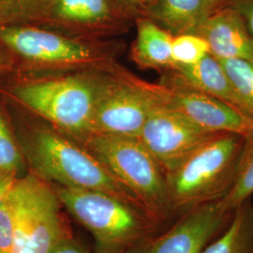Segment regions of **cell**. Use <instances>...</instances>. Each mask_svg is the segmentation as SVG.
Masks as SVG:
<instances>
[{
    "mask_svg": "<svg viewBox=\"0 0 253 253\" xmlns=\"http://www.w3.org/2000/svg\"><path fill=\"white\" fill-rule=\"evenodd\" d=\"M20 147L32 172L48 183L104 192L141 208L131 192L90 151L54 130L35 129Z\"/></svg>",
    "mask_w": 253,
    "mask_h": 253,
    "instance_id": "obj_1",
    "label": "cell"
},
{
    "mask_svg": "<svg viewBox=\"0 0 253 253\" xmlns=\"http://www.w3.org/2000/svg\"><path fill=\"white\" fill-rule=\"evenodd\" d=\"M245 137L217 132L166 174L173 212L224 199L235 183Z\"/></svg>",
    "mask_w": 253,
    "mask_h": 253,
    "instance_id": "obj_2",
    "label": "cell"
},
{
    "mask_svg": "<svg viewBox=\"0 0 253 253\" xmlns=\"http://www.w3.org/2000/svg\"><path fill=\"white\" fill-rule=\"evenodd\" d=\"M52 186L63 208L94 236L99 253H126L160 226L142 208L113 195Z\"/></svg>",
    "mask_w": 253,
    "mask_h": 253,
    "instance_id": "obj_3",
    "label": "cell"
},
{
    "mask_svg": "<svg viewBox=\"0 0 253 253\" xmlns=\"http://www.w3.org/2000/svg\"><path fill=\"white\" fill-rule=\"evenodd\" d=\"M84 141L155 222L161 225L174 214L166 175L138 138L90 134Z\"/></svg>",
    "mask_w": 253,
    "mask_h": 253,
    "instance_id": "obj_4",
    "label": "cell"
},
{
    "mask_svg": "<svg viewBox=\"0 0 253 253\" xmlns=\"http://www.w3.org/2000/svg\"><path fill=\"white\" fill-rule=\"evenodd\" d=\"M101 84L90 75L77 74L21 83L11 93L23 105L57 128L84 140L90 135Z\"/></svg>",
    "mask_w": 253,
    "mask_h": 253,
    "instance_id": "obj_5",
    "label": "cell"
},
{
    "mask_svg": "<svg viewBox=\"0 0 253 253\" xmlns=\"http://www.w3.org/2000/svg\"><path fill=\"white\" fill-rule=\"evenodd\" d=\"M13 253H50L72 236L63 206L48 182L30 172L14 187Z\"/></svg>",
    "mask_w": 253,
    "mask_h": 253,
    "instance_id": "obj_6",
    "label": "cell"
},
{
    "mask_svg": "<svg viewBox=\"0 0 253 253\" xmlns=\"http://www.w3.org/2000/svg\"><path fill=\"white\" fill-rule=\"evenodd\" d=\"M166 100L163 84H151L132 76L118 81H102L90 134L138 138L150 112Z\"/></svg>",
    "mask_w": 253,
    "mask_h": 253,
    "instance_id": "obj_7",
    "label": "cell"
},
{
    "mask_svg": "<svg viewBox=\"0 0 253 253\" xmlns=\"http://www.w3.org/2000/svg\"><path fill=\"white\" fill-rule=\"evenodd\" d=\"M216 133L198 126L166 100L150 112L138 139L166 175Z\"/></svg>",
    "mask_w": 253,
    "mask_h": 253,
    "instance_id": "obj_8",
    "label": "cell"
},
{
    "mask_svg": "<svg viewBox=\"0 0 253 253\" xmlns=\"http://www.w3.org/2000/svg\"><path fill=\"white\" fill-rule=\"evenodd\" d=\"M0 42L26 61L41 67H83L103 58L89 43L37 27L0 24Z\"/></svg>",
    "mask_w": 253,
    "mask_h": 253,
    "instance_id": "obj_9",
    "label": "cell"
},
{
    "mask_svg": "<svg viewBox=\"0 0 253 253\" xmlns=\"http://www.w3.org/2000/svg\"><path fill=\"white\" fill-rule=\"evenodd\" d=\"M233 214L219 202L190 208L167 231L145 238L126 253H202L223 233Z\"/></svg>",
    "mask_w": 253,
    "mask_h": 253,
    "instance_id": "obj_10",
    "label": "cell"
},
{
    "mask_svg": "<svg viewBox=\"0 0 253 253\" xmlns=\"http://www.w3.org/2000/svg\"><path fill=\"white\" fill-rule=\"evenodd\" d=\"M164 86L167 102L198 126L245 138L253 135V118L226 102L179 84L167 82Z\"/></svg>",
    "mask_w": 253,
    "mask_h": 253,
    "instance_id": "obj_11",
    "label": "cell"
},
{
    "mask_svg": "<svg viewBox=\"0 0 253 253\" xmlns=\"http://www.w3.org/2000/svg\"><path fill=\"white\" fill-rule=\"evenodd\" d=\"M217 59L238 58L253 62V37L240 14L227 4L219 6L198 31Z\"/></svg>",
    "mask_w": 253,
    "mask_h": 253,
    "instance_id": "obj_12",
    "label": "cell"
},
{
    "mask_svg": "<svg viewBox=\"0 0 253 253\" xmlns=\"http://www.w3.org/2000/svg\"><path fill=\"white\" fill-rule=\"evenodd\" d=\"M221 5L218 0H154L142 16L152 20L172 37L197 35L207 19Z\"/></svg>",
    "mask_w": 253,
    "mask_h": 253,
    "instance_id": "obj_13",
    "label": "cell"
},
{
    "mask_svg": "<svg viewBox=\"0 0 253 253\" xmlns=\"http://www.w3.org/2000/svg\"><path fill=\"white\" fill-rule=\"evenodd\" d=\"M170 72L168 83L183 84L213 96L248 115L219 60L212 54H207L193 65L174 67Z\"/></svg>",
    "mask_w": 253,
    "mask_h": 253,
    "instance_id": "obj_14",
    "label": "cell"
},
{
    "mask_svg": "<svg viewBox=\"0 0 253 253\" xmlns=\"http://www.w3.org/2000/svg\"><path fill=\"white\" fill-rule=\"evenodd\" d=\"M137 35L131 48V57L140 68L171 71L172 36L163 27L145 16L136 21Z\"/></svg>",
    "mask_w": 253,
    "mask_h": 253,
    "instance_id": "obj_15",
    "label": "cell"
},
{
    "mask_svg": "<svg viewBox=\"0 0 253 253\" xmlns=\"http://www.w3.org/2000/svg\"><path fill=\"white\" fill-rule=\"evenodd\" d=\"M202 253H253V203L247 200L234 211L230 224Z\"/></svg>",
    "mask_w": 253,
    "mask_h": 253,
    "instance_id": "obj_16",
    "label": "cell"
},
{
    "mask_svg": "<svg viewBox=\"0 0 253 253\" xmlns=\"http://www.w3.org/2000/svg\"><path fill=\"white\" fill-rule=\"evenodd\" d=\"M51 16L59 22L77 26H97L112 17L109 0H49Z\"/></svg>",
    "mask_w": 253,
    "mask_h": 253,
    "instance_id": "obj_17",
    "label": "cell"
},
{
    "mask_svg": "<svg viewBox=\"0 0 253 253\" xmlns=\"http://www.w3.org/2000/svg\"><path fill=\"white\" fill-rule=\"evenodd\" d=\"M253 195V135L245 138L244 145L238 161L235 183L219 204L225 211L234 212L235 209L244 204L247 200L252 199Z\"/></svg>",
    "mask_w": 253,
    "mask_h": 253,
    "instance_id": "obj_18",
    "label": "cell"
},
{
    "mask_svg": "<svg viewBox=\"0 0 253 253\" xmlns=\"http://www.w3.org/2000/svg\"><path fill=\"white\" fill-rule=\"evenodd\" d=\"M245 112L253 118V62L244 59H218Z\"/></svg>",
    "mask_w": 253,
    "mask_h": 253,
    "instance_id": "obj_19",
    "label": "cell"
},
{
    "mask_svg": "<svg viewBox=\"0 0 253 253\" xmlns=\"http://www.w3.org/2000/svg\"><path fill=\"white\" fill-rule=\"evenodd\" d=\"M209 53L207 41L196 34H182L172 37V58L173 68L199 62ZM172 68V69H173Z\"/></svg>",
    "mask_w": 253,
    "mask_h": 253,
    "instance_id": "obj_20",
    "label": "cell"
},
{
    "mask_svg": "<svg viewBox=\"0 0 253 253\" xmlns=\"http://www.w3.org/2000/svg\"><path fill=\"white\" fill-rule=\"evenodd\" d=\"M24 165L25 157L21 147L0 115V172L13 173L19 176Z\"/></svg>",
    "mask_w": 253,
    "mask_h": 253,
    "instance_id": "obj_21",
    "label": "cell"
},
{
    "mask_svg": "<svg viewBox=\"0 0 253 253\" xmlns=\"http://www.w3.org/2000/svg\"><path fill=\"white\" fill-rule=\"evenodd\" d=\"M49 0H0V24H10L14 20L27 18Z\"/></svg>",
    "mask_w": 253,
    "mask_h": 253,
    "instance_id": "obj_22",
    "label": "cell"
},
{
    "mask_svg": "<svg viewBox=\"0 0 253 253\" xmlns=\"http://www.w3.org/2000/svg\"><path fill=\"white\" fill-rule=\"evenodd\" d=\"M14 195L13 188L0 206V253H13L14 250Z\"/></svg>",
    "mask_w": 253,
    "mask_h": 253,
    "instance_id": "obj_23",
    "label": "cell"
},
{
    "mask_svg": "<svg viewBox=\"0 0 253 253\" xmlns=\"http://www.w3.org/2000/svg\"><path fill=\"white\" fill-rule=\"evenodd\" d=\"M224 4L231 6L240 14L253 37V0H230Z\"/></svg>",
    "mask_w": 253,
    "mask_h": 253,
    "instance_id": "obj_24",
    "label": "cell"
},
{
    "mask_svg": "<svg viewBox=\"0 0 253 253\" xmlns=\"http://www.w3.org/2000/svg\"><path fill=\"white\" fill-rule=\"evenodd\" d=\"M19 176L13 173L0 172V206L9 196Z\"/></svg>",
    "mask_w": 253,
    "mask_h": 253,
    "instance_id": "obj_25",
    "label": "cell"
},
{
    "mask_svg": "<svg viewBox=\"0 0 253 253\" xmlns=\"http://www.w3.org/2000/svg\"><path fill=\"white\" fill-rule=\"evenodd\" d=\"M50 253H89L73 237H69L57 245Z\"/></svg>",
    "mask_w": 253,
    "mask_h": 253,
    "instance_id": "obj_26",
    "label": "cell"
},
{
    "mask_svg": "<svg viewBox=\"0 0 253 253\" xmlns=\"http://www.w3.org/2000/svg\"><path fill=\"white\" fill-rule=\"evenodd\" d=\"M123 11L131 13L142 12V0H112Z\"/></svg>",
    "mask_w": 253,
    "mask_h": 253,
    "instance_id": "obj_27",
    "label": "cell"
},
{
    "mask_svg": "<svg viewBox=\"0 0 253 253\" xmlns=\"http://www.w3.org/2000/svg\"><path fill=\"white\" fill-rule=\"evenodd\" d=\"M6 65H7V58L5 57V55L2 52H0V72L4 69Z\"/></svg>",
    "mask_w": 253,
    "mask_h": 253,
    "instance_id": "obj_28",
    "label": "cell"
},
{
    "mask_svg": "<svg viewBox=\"0 0 253 253\" xmlns=\"http://www.w3.org/2000/svg\"><path fill=\"white\" fill-rule=\"evenodd\" d=\"M154 0H142V12H143V10L145 9L146 6H148L151 2H153ZM141 12V13H142Z\"/></svg>",
    "mask_w": 253,
    "mask_h": 253,
    "instance_id": "obj_29",
    "label": "cell"
},
{
    "mask_svg": "<svg viewBox=\"0 0 253 253\" xmlns=\"http://www.w3.org/2000/svg\"><path fill=\"white\" fill-rule=\"evenodd\" d=\"M221 4H224V3H226V2H228V1H230V0H218Z\"/></svg>",
    "mask_w": 253,
    "mask_h": 253,
    "instance_id": "obj_30",
    "label": "cell"
}]
</instances>
